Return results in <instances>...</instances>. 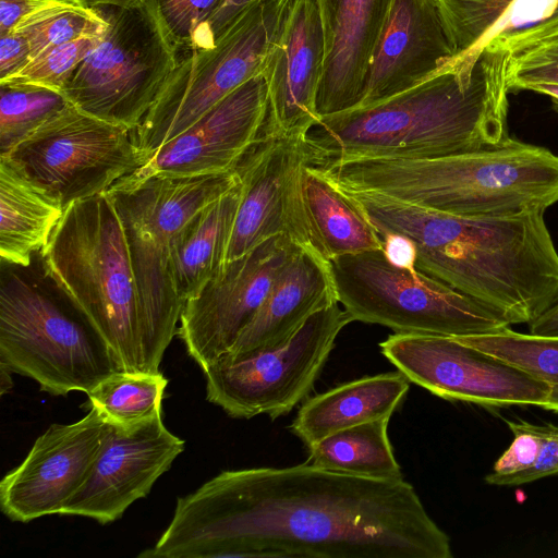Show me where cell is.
Listing matches in <instances>:
<instances>
[{
  "label": "cell",
  "mask_w": 558,
  "mask_h": 558,
  "mask_svg": "<svg viewBox=\"0 0 558 558\" xmlns=\"http://www.w3.org/2000/svg\"><path fill=\"white\" fill-rule=\"evenodd\" d=\"M299 247L284 235L270 238L227 262L185 301L177 333L202 369L230 352Z\"/></svg>",
  "instance_id": "14"
},
{
  "label": "cell",
  "mask_w": 558,
  "mask_h": 558,
  "mask_svg": "<svg viewBox=\"0 0 558 558\" xmlns=\"http://www.w3.org/2000/svg\"><path fill=\"white\" fill-rule=\"evenodd\" d=\"M167 385L168 380L160 372L120 371L87 393L89 408H96L109 423L134 425L161 413Z\"/></svg>",
  "instance_id": "29"
},
{
  "label": "cell",
  "mask_w": 558,
  "mask_h": 558,
  "mask_svg": "<svg viewBox=\"0 0 558 558\" xmlns=\"http://www.w3.org/2000/svg\"><path fill=\"white\" fill-rule=\"evenodd\" d=\"M63 207L0 158V256L2 263L28 267L47 245Z\"/></svg>",
  "instance_id": "26"
},
{
  "label": "cell",
  "mask_w": 558,
  "mask_h": 558,
  "mask_svg": "<svg viewBox=\"0 0 558 558\" xmlns=\"http://www.w3.org/2000/svg\"><path fill=\"white\" fill-rule=\"evenodd\" d=\"M533 92L545 94L558 105V84H538L531 88Z\"/></svg>",
  "instance_id": "44"
},
{
  "label": "cell",
  "mask_w": 558,
  "mask_h": 558,
  "mask_svg": "<svg viewBox=\"0 0 558 558\" xmlns=\"http://www.w3.org/2000/svg\"><path fill=\"white\" fill-rule=\"evenodd\" d=\"M291 1L258 0L236 16L213 47L179 57L156 101L133 130L146 161L230 93L263 73Z\"/></svg>",
  "instance_id": "9"
},
{
  "label": "cell",
  "mask_w": 558,
  "mask_h": 558,
  "mask_svg": "<svg viewBox=\"0 0 558 558\" xmlns=\"http://www.w3.org/2000/svg\"><path fill=\"white\" fill-rule=\"evenodd\" d=\"M105 33L81 37L57 46L31 60L14 74L1 80L0 85L35 86L62 94L78 65L100 43Z\"/></svg>",
  "instance_id": "35"
},
{
  "label": "cell",
  "mask_w": 558,
  "mask_h": 558,
  "mask_svg": "<svg viewBox=\"0 0 558 558\" xmlns=\"http://www.w3.org/2000/svg\"><path fill=\"white\" fill-rule=\"evenodd\" d=\"M493 40L509 52V92L531 90L538 84H558V10L532 27Z\"/></svg>",
  "instance_id": "30"
},
{
  "label": "cell",
  "mask_w": 558,
  "mask_h": 558,
  "mask_svg": "<svg viewBox=\"0 0 558 558\" xmlns=\"http://www.w3.org/2000/svg\"><path fill=\"white\" fill-rule=\"evenodd\" d=\"M390 416L335 432L307 447V463L340 473L402 478L388 437Z\"/></svg>",
  "instance_id": "27"
},
{
  "label": "cell",
  "mask_w": 558,
  "mask_h": 558,
  "mask_svg": "<svg viewBox=\"0 0 558 558\" xmlns=\"http://www.w3.org/2000/svg\"><path fill=\"white\" fill-rule=\"evenodd\" d=\"M80 4H86V2L84 0H0V35L12 32L22 19L44 9Z\"/></svg>",
  "instance_id": "38"
},
{
  "label": "cell",
  "mask_w": 558,
  "mask_h": 558,
  "mask_svg": "<svg viewBox=\"0 0 558 558\" xmlns=\"http://www.w3.org/2000/svg\"><path fill=\"white\" fill-rule=\"evenodd\" d=\"M267 113L268 86L260 73L161 145L129 177H195L234 171L258 141Z\"/></svg>",
  "instance_id": "18"
},
{
  "label": "cell",
  "mask_w": 558,
  "mask_h": 558,
  "mask_svg": "<svg viewBox=\"0 0 558 558\" xmlns=\"http://www.w3.org/2000/svg\"><path fill=\"white\" fill-rule=\"evenodd\" d=\"M305 135L262 132L236 166L242 195L226 263L277 235L316 251L301 194V171L307 163Z\"/></svg>",
  "instance_id": "15"
},
{
  "label": "cell",
  "mask_w": 558,
  "mask_h": 558,
  "mask_svg": "<svg viewBox=\"0 0 558 558\" xmlns=\"http://www.w3.org/2000/svg\"><path fill=\"white\" fill-rule=\"evenodd\" d=\"M453 338L545 381L550 391L542 408L558 413V337L521 333L507 327L490 333Z\"/></svg>",
  "instance_id": "31"
},
{
  "label": "cell",
  "mask_w": 558,
  "mask_h": 558,
  "mask_svg": "<svg viewBox=\"0 0 558 558\" xmlns=\"http://www.w3.org/2000/svg\"><path fill=\"white\" fill-rule=\"evenodd\" d=\"M145 558H452L414 487L307 462L223 471L177 500Z\"/></svg>",
  "instance_id": "1"
},
{
  "label": "cell",
  "mask_w": 558,
  "mask_h": 558,
  "mask_svg": "<svg viewBox=\"0 0 558 558\" xmlns=\"http://www.w3.org/2000/svg\"><path fill=\"white\" fill-rule=\"evenodd\" d=\"M379 348L410 383L446 400L498 408L549 398L545 381L453 337L396 332Z\"/></svg>",
  "instance_id": "13"
},
{
  "label": "cell",
  "mask_w": 558,
  "mask_h": 558,
  "mask_svg": "<svg viewBox=\"0 0 558 558\" xmlns=\"http://www.w3.org/2000/svg\"><path fill=\"white\" fill-rule=\"evenodd\" d=\"M5 265L0 280V365L34 379L52 396L87 395L124 371L96 327L44 271Z\"/></svg>",
  "instance_id": "6"
},
{
  "label": "cell",
  "mask_w": 558,
  "mask_h": 558,
  "mask_svg": "<svg viewBox=\"0 0 558 558\" xmlns=\"http://www.w3.org/2000/svg\"><path fill=\"white\" fill-rule=\"evenodd\" d=\"M221 0H155L165 27L178 50L210 48L208 22Z\"/></svg>",
  "instance_id": "36"
},
{
  "label": "cell",
  "mask_w": 558,
  "mask_h": 558,
  "mask_svg": "<svg viewBox=\"0 0 558 558\" xmlns=\"http://www.w3.org/2000/svg\"><path fill=\"white\" fill-rule=\"evenodd\" d=\"M31 48L20 33L0 35V81L14 74L29 62Z\"/></svg>",
  "instance_id": "39"
},
{
  "label": "cell",
  "mask_w": 558,
  "mask_h": 558,
  "mask_svg": "<svg viewBox=\"0 0 558 558\" xmlns=\"http://www.w3.org/2000/svg\"><path fill=\"white\" fill-rule=\"evenodd\" d=\"M457 52L453 66L472 71L482 44L514 0H436Z\"/></svg>",
  "instance_id": "34"
},
{
  "label": "cell",
  "mask_w": 558,
  "mask_h": 558,
  "mask_svg": "<svg viewBox=\"0 0 558 558\" xmlns=\"http://www.w3.org/2000/svg\"><path fill=\"white\" fill-rule=\"evenodd\" d=\"M345 191L380 236L399 234L414 244L418 271L493 308L511 325L531 323L558 294V252L544 210L470 217L377 192Z\"/></svg>",
  "instance_id": "2"
},
{
  "label": "cell",
  "mask_w": 558,
  "mask_h": 558,
  "mask_svg": "<svg viewBox=\"0 0 558 558\" xmlns=\"http://www.w3.org/2000/svg\"><path fill=\"white\" fill-rule=\"evenodd\" d=\"M340 187L372 191L441 213L501 217L558 202V155L508 136L501 144L432 158H361L316 167Z\"/></svg>",
  "instance_id": "4"
},
{
  "label": "cell",
  "mask_w": 558,
  "mask_h": 558,
  "mask_svg": "<svg viewBox=\"0 0 558 558\" xmlns=\"http://www.w3.org/2000/svg\"><path fill=\"white\" fill-rule=\"evenodd\" d=\"M339 302L315 314L286 343L227 354L203 372L207 400L234 418L291 412L312 390L339 332L352 318Z\"/></svg>",
  "instance_id": "12"
},
{
  "label": "cell",
  "mask_w": 558,
  "mask_h": 558,
  "mask_svg": "<svg viewBox=\"0 0 558 558\" xmlns=\"http://www.w3.org/2000/svg\"><path fill=\"white\" fill-rule=\"evenodd\" d=\"M258 0H221L217 10L208 22V36L213 45L221 33L240 15L245 9Z\"/></svg>",
  "instance_id": "40"
},
{
  "label": "cell",
  "mask_w": 558,
  "mask_h": 558,
  "mask_svg": "<svg viewBox=\"0 0 558 558\" xmlns=\"http://www.w3.org/2000/svg\"><path fill=\"white\" fill-rule=\"evenodd\" d=\"M0 371H1V378H0V384H1V395L5 393L7 391H9L12 387V378H11V371H9L7 367L0 365Z\"/></svg>",
  "instance_id": "45"
},
{
  "label": "cell",
  "mask_w": 558,
  "mask_h": 558,
  "mask_svg": "<svg viewBox=\"0 0 558 558\" xmlns=\"http://www.w3.org/2000/svg\"><path fill=\"white\" fill-rule=\"evenodd\" d=\"M338 302L352 322L397 333L464 337L510 327L498 312L417 269L398 266L383 248L329 260Z\"/></svg>",
  "instance_id": "8"
},
{
  "label": "cell",
  "mask_w": 558,
  "mask_h": 558,
  "mask_svg": "<svg viewBox=\"0 0 558 558\" xmlns=\"http://www.w3.org/2000/svg\"><path fill=\"white\" fill-rule=\"evenodd\" d=\"M69 104L43 87L0 85V157L5 156Z\"/></svg>",
  "instance_id": "33"
},
{
  "label": "cell",
  "mask_w": 558,
  "mask_h": 558,
  "mask_svg": "<svg viewBox=\"0 0 558 558\" xmlns=\"http://www.w3.org/2000/svg\"><path fill=\"white\" fill-rule=\"evenodd\" d=\"M0 158L64 210L74 202L107 192L146 162L133 130L70 102Z\"/></svg>",
  "instance_id": "11"
},
{
  "label": "cell",
  "mask_w": 558,
  "mask_h": 558,
  "mask_svg": "<svg viewBox=\"0 0 558 558\" xmlns=\"http://www.w3.org/2000/svg\"><path fill=\"white\" fill-rule=\"evenodd\" d=\"M380 238L383 250L390 262L401 267L416 269L415 246L410 240L399 234H385Z\"/></svg>",
  "instance_id": "41"
},
{
  "label": "cell",
  "mask_w": 558,
  "mask_h": 558,
  "mask_svg": "<svg viewBox=\"0 0 558 558\" xmlns=\"http://www.w3.org/2000/svg\"><path fill=\"white\" fill-rule=\"evenodd\" d=\"M557 10L558 0H514L486 35L482 50L494 38L532 27L549 19Z\"/></svg>",
  "instance_id": "37"
},
{
  "label": "cell",
  "mask_w": 558,
  "mask_h": 558,
  "mask_svg": "<svg viewBox=\"0 0 558 558\" xmlns=\"http://www.w3.org/2000/svg\"><path fill=\"white\" fill-rule=\"evenodd\" d=\"M505 423L513 437L485 476L486 484L515 486L558 474V426L523 420Z\"/></svg>",
  "instance_id": "28"
},
{
  "label": "cell",
  "mask_w": 558,
  "mask_h": 558,
  "mask_svg": "<svg viewBox=\"0 0 558 558\" xmlns=\"http://www.w3.org/2000/svg\"><path fill=\"white\" fill-rule=\"evenodd\" d=\"M107 420L94 407L72 424H52L22 463L0 483V506L12 521L60 514L85 484L100 449Z\"/></svg>",
  "instance_id": "17"
},
{
  "label": "cell",
  "mask_w": 558,
  "mask_h": 558,
  "mask_svg": "<svg viewBox=\"0 0 558 558\" xmlns=\"http://www.w3.org/2000/svg\"><path fill=\"white\" fill-rule=\"evenodd\" d=\"M325 63V38L314 0H292L265 61L268 86L265 133H306L316 109Z\"/></svg>",
  "instance_id": "19"
},
{
  "label": "cell",
  "mask_w": 558,
  "mask_h": 558,
  "mask_svg": "<svg viewBox=\"0 0 558 558\" xmlns=\"http://www.w3.org/2000/svg\"><path fill=\"white\" fill-rule=\"evenodd\" d=\"M241 195L240 180L196 211L173 236L170 268L174 289L183 303L225 266Z\"/></svg>",
  "instance_id": "24"
},
{
  "label": "cell",
  "mask_w": 558,
  "mask_h": 558,
  "mask_svg": "<svg viewBox=\"0 0 558 558\" xmlns=\"http://www.w3.org/2000/svg\"><path fill=\"white\" fill-rule=\"evenodd\" d=\"M319 12L325 63L316 109L319 117L354 108L393 0H314Z\"/></svg>",
  "instance_id": "21"
},
{
  "label": "cell",
  "mask_w": 558,
  "mask_h": 558,
  "mask_svg": "<svg viewBox=\"0 0 558 558\" xmlns=\"http://www.w3.org/2000/svg\"><path fill=\"white\" fill-rule=\"evenodd\" d=\"M109 26L62 94L80 110L134 130L179 61L155 0L107 8Z\"/></svg>",
  "instance_id": "10"
},
{
  "label": "cell",
  "mask_w": 558,
  "mask_h": 558,
  "mask_svg": "<svg viewBox=\"0 0 558 558\" xmlns=\"http://www.w3.org/2000/svg\"><path fill=\"white\" fill-rule=\"evenodd\" d=\"M40 258L44 274L96 327L124 371L159 373L125 233L106 193L71 204Z\"/></svg>",
  "instance_id": "5"
},
{
  "label": "cell",
  "mask_w": 558,
  "mask_h": 558,
  "mask_svg": "<svg viewBox=\"0 0 558 558\" xmlns=\"http://www.w3.org/2000/svg\"><path fill=\"white\" fill-rule=\"evenodd\" d=\"M239 181L235 170L195 177L126 175L105 192L125 233L146 336L160 361L184 305L171 275L172 239L196 211Z\"/></svg>",
  "instance_id": "7"
},
{
  "label": "cell",
  "mask_w": 558,
  "mask_h": 558,
  "mask_svg": "<svg viewBox=\"0 0 558 558\" xmlns=\"http://www.w3.org/2000/svg\"><path fill=\"white\" fill-rule=\"evenodd\" d=\"M409 383L399 371L344 383L307 399L290 429L310 447L340 429L391 416L403 402Z\"/></svg>",
  "instance_id": "23"
},
{
  "label": "cell",
  "mask_w": 558,
  "mask_h": 558,
  "mask_svg": "<svg viewBox=\"0 0 558 558\" xmlns=\"http://www.w3.org/2000/svg\"><path fill=\"white\" fill-rule=\"evenodd\" d=\"M337 302L329 260L313 248L299 247L227 354L236 355L281 345L308 317Z\"/></svg>",
  "instance_id": "22"
},
{
  "label": "cell",
  "mask_w": 558,
  "mask_h": 558,
  "mask_svg": "<svg viewBox=\"0 0 558 558\" xmlns=\"http://www.w3.org/2000/svg\"><path fill=\"white\" fill-rule=\"evenodd\" d=\"M527 325L531 335L558 337V294L549 306Z\"/></svg>",
  "instance_id": "42"
},
{
  "label": "cell",
  "mask_w": 558,
  "mask_h": 558,
  "mask_svg": "<svg viewBox=\"0 0 558 558\" xmlns=\"http://www.w3.org/2000/svg\"><path fill=\"white\" fill-rule=\"evenodd\" d=\"M301 194L314 246L324 258L383 248L361 205L320 169L303 166Z\"/></svg>",
  "instance_id": "25"
},
{
  "label": "cell",
  "mask_w": 558,
  "mask_h": 558,
  "mask_svg": "<svg viewBox=\"0 0 558 558\" xmlns=\"http://www.w3.org/2000/svg\"><path fill=\"white\" fill-rule=\"evenodd\" d=\"M108 422V421H107ZM184 450V440L167 429L161 413L141 423H109L93 469L60 515H80L108 524L144 498Z\"/></svg>",
  "instance_id": "16"
},
{
  "label": "cell",
  "mask_w": 558,
  "mask_h": 558,
  "mask_svg": "<svg viewBox=\"0 0 558 558\" xmlns=\"http://www.w3.org/2000/svg\"><path fill=\"white\" fill-rule=\"evenodd\" d=\"M87 5L97 9L129 8L142 3L144 0H84Z\"/></svg>",
  "instance_id": "43"
},
{
  "label": "cell",
  "mask_w": 558,
  "mask_h": 558,
  "mask_svg": "<svg viewBox=\"0 0 558 558\" xmlns=\"http://www.w3.org/2000/svg\"><path fill=\"white\" fill-rule=\"evenodd\" d=\"M508 59L492 40L471 72L452 66L374 105L320 117L305 135L307 165L432 158L501 144L509 136Z\"/></svg>",
  "instance_id": "3"
},
{
  "label": "cell",
  "mask_w": 558,
  "mask_h": 558,
  "mask_svg": "<svg viewBox=\"0 0 558 558\" xmlns=\"http://www.w3.org/2000/svg\"><path fill=\"white\" fill-rule=\"evenodd\" d=\"M109 22L100 9L86 4L57 5L22 19L13 32L22 34L31 48V60L62 44L104 34Z\"/></svg>",
  "instance_id": "32"
},
{
  "label": "cell",
  "mask_w": 558,
  "mask_h": 558,
  "mask_svg": "<svg viewBox=\"0 0 558 558\" xmlns=\"http://www.w3.org/2000/svg\"><path fill=\"white\" fill-rule=\"evenodd\" d=\"M457 57L436 0H393L365 75L362 108L452 68Z\"/></svg>",
  "instance_id": "20"
}]
</instances>
